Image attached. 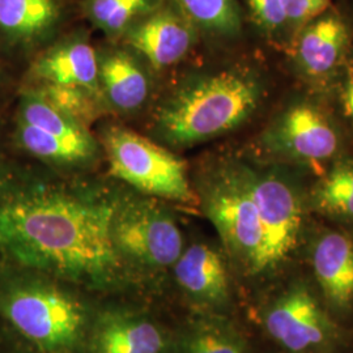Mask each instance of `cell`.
<instances>
[{
	"label": "cell",
	"instance_id": "7a4b0ae2",
	"mask_svg": "<svg viewBox=\"0 0 353 353\" xmlns=\"http://www.w3.org/2000/svg\"><path fill=\"white\" fill-rule=\"evenodd\" d=\"M263 99V87L246 70L195 76L172 92L154 114L156 134L173 147H189L245 123Z\"/></svg>",
	"mask_w": 353,
	"mask_h": 353
},
{
	"label": "cell",
	"instance_id": "30bf717a",
	"mask_svg": "<svg viewBox=\"0 0 353 353\" xmlns=\"http://www.w3.org/2000/svg\"><path fill=\"white\" fill-rule=\"evenodd\" d=\"M272 153L300 161H323L339 148V138L327 118L307 103L290 106L267 130L263 139Z\"/></svg>",
	"mask_w": 353,
	"mask_h": 353
},
{
	"label": "cell",
	"instance_id": "ac0fdd59",
	"mask_svg": "<svg viewBox=\"0 0 353 353\" xmlns=\"http://www.w3.org/2000/svg\"><path fill=\"white\" fill-rule=\"evenodd\" d=\"M59 17L58 0H0V34L16 45L48 36Z\"/></svg>",
	"mask_w": 353,
	"mask_h": 353
},
{
	"label": "cell",
	"instance_id": "6da1fadb",
	"mask_svg": "<svg viewBox=\"0 0 353 353\" xmlns=\"http://www.w3.org/2000/svg\"><path fill=\"white\" fill-rule=\"evenodd\" d=\"M118 196L0 169V256L4 265L109 290L126 276L110 224Z\"/></svg>",
	"mask_w": 353,
	"mask_h": 353
},
{
	"label": "cell",
	"instance_id": "5bb4252c",
	"mask_svg": "<svg viewBox=\"0 0 353 353\" xmlns=\"http://www.w3.org/2000/svg\"><path fill=\"white\" fill-rule=\"evenodd\" d=\"M37 84L71 85L90 90L100 96L99 58L92 45L72 38L43 52L30 68Z\"/></svg>",
	"mask_w": 353,
	"mask_h": 353
},
{
	"label": "cell",
	"instance_id": "ffe728a7",
	"mask_svg": "<svg viewBox=\"0 0 353 353\" xmlns=\"http://www.w3.org/2000/svg\"><path fill=\"white\" fill-rule=\"evenodd\" d=\"M310 207L330 219L353 223V161L335 165L316 183Z\"/></svg>",
	"mask_w": 353,
	"mask_h": 353
},
{
	"label": "cell",
	"instance_id": "4316f807",
	"mask_svg": "<svg viewBox=\"0 0 353 353\" xmlns=\"http://www.w3.org/2000/svg\"><path fill=\"white\" fill-rule=\"evenodd\" d=\"M343 102H344L345 113L348 114V117L353 121V77L352 80L348 83V85L345 87Z\"/></svg>",
	"mask_w": 353,
	"mask_h": 353
},
{
	"label": "cell",
	"instance_id": "5b68a950",
	"mask_svg": "<svg viewBox=\"0 0 353 353\" xmlns=\"http://www.w3.org/2000/svg\"><path fill=\"white\" fill-rule=\"evenodd\" d=\"M110 237L127 270L161 272L172 268L185 250L174 216L147 195L117 198Z\"/></svg>",
	"mask_w": 353,
	"mask_h": 353
},
{
	"label": "cell",
	"instance_id": "484cf974",
	"mask_svg": "<svg viewBox=\"0 0 353 353\" xmlns=\"http://www.w3.org/2000/svg\"><path fill=\"white\" fill-rule=\"evenodd\" d=\"M287 23L292 26H303L313 21L325 12L330 0H281Z\"/></svg>",
	"mask_w": 353,
	"mask_h": 353
},
{
	"label": "cell",
	"instance_id": "83f0119b",
	"mask_svg": "<svg viewBox=\"0 0 353 353\" xmlns=\"http://www.w3.org/2000/svg\"><path fill=\"white\" fill-rule=\"evenodd\" d=\"M0 259H1V256H0Z\"/></svg>",
	"mask_w": 353,
	"mask_h": 353
},
{
	"label": "cell",
	"instance_id": "3957f363",
	"mask_svg": "<svg viewBox=\"0 0 353 353\" xmlns=\"http://www.w3.org/2000/svg\"><path fill=\"white\" fill-rule=\"evenodd\" d=\"M0 274V318L41 353H75L87 343L88 312L49 276L7 265Z\"/></svg>",
	"mask_w": 353,
	"mask_h": 353
},
{
	"label": "cell",
	"instance_id": "7c38bea8",
	"mask_svg": "<svg viewBox=\"0 0 353 353\" xmlns=\"http://www.w3.org/2000/svg\"><path fill=\"white\" fill-rule=\"evenodd\" d=\"M316 290L332 316L353 313V237L339 230L319 234L310 249Z\"/></svg>",
	"mask_w": 353,
	"mask_h": 353
},
{
	"label": "cell",
	"instance_id": "603a6c76",
	"mask_svg": "<svg viewBox=\"0 0 353 353\" xmlns=\"http://www.w3.org/2000/svg\"><path fill=\"white\" fill-rule=\"evenodd\" d=\"M176 3L194 26L224 36L240 32V10L236 0H176Z\"/></svg>",
	"mask_w": 353,
	"mask_h": 353
},
{
	"label": "cell",
	"instance_id": "cb8c5ba5",
	"mask_svg": "<svg viewBox=\"0 0 353 353\" xmlns=\"http://www.w3.org/2000/svg\"><path fill=\"white\" fill-rule=\"evenodd\" d=\"M32 88L55 109L83 126L88 127L100 113V96L88 89L55 84H37Z\"/></svg>",
	"mask_w": 353,
	"mask_h": 353
},
{
	"label": "cell",
	"instance_id": "9c48e42d",
	"mask_svg": "<svg viewBox=\"0 0 353 353\" xmlns=\"http://www.w3.org/2000/svg\"><path fill=\"white\" fill-rule=\"evenodd\" d=\"M179 290L199 312L225 314L232 305V279L225 255L212 245L185 248L172 267Z\"/></svg>",
	"mask_w": 353,
	"mask_h": 353
},
{
	"label": "cell",
	"instance_id": "2e32d148",
	"mask_svg": "<svg viewBox=\"0 0 353 353\" xmlns=\"http://www.w3.org/2000/svg\"><path fill=\"white\" fill-rule=\"evenodd\" d=\"M99 83L103 99L123 113L139 109L150 92L144 71L126 51L108 52L99 61Z\"/></svg>",
	"mask_w": 353,
	"mask_h": 353
},
{
	"label": "cell",
	"instance_id": "8fae6325",
	"mask_svg": "<svg viewBox=\"0 0 353 353\" xmlns=\"http://www.w3.org/2000/svg\"><path fill=\"white\" fill-rule=\"evenodd\" d=\"M126 41L156 70H165L192 49L195 26L179 8H157L127 29Z\"/></svg>",
	"mask_w": 353,
	"mask_h": 353
},
{
	"label": "cell",
	"instance_id": "e0dca14e",
	"mask_svg": "<svg viewBox=\"0 0 353 353\" xmlns=\"http://www.w3.org/2000/svg\"><path fill=\"white\" fill-rule=\"evenodd\" d=\"M173 353H250V343L227 314L199 312L181 330Z\"/></svg>",
	"mask_w": 353,
	"mask_h": 353
},
{
	"label": "cell",
	"instance_id": "4fadbf2b",
	"mask_svg": "<svg viewBox=\"0 0 353 353\" xmlns=\"http://www.w3.org/2000/svg\"><path fill=\"white\" fill-rule=\"evenodd\" d=\"M89 353H164L168 336L151 318L131 310L110 309L89 327Z\"/></svg>",
	"mask_w": 353,
	"mask_h": 353
},
{
	"label": "cell",
	"instance_id": "277c9868",
	"mask_svg": "<svg viewBox=\"0 0 353 353\" xmlns=\"http://www.w3.org/2000/svg\"><path fill=\"white\" fill-rule=\"evenodd\" d=\"M196 195L216 228L229 265L242 278L262 281L263 232L252 192V169L221 163L203 173Z\"/></svg>",
	"mask_w": 353,
	"mask_h": 353
},
{
	"label": "cell",
	"instance_id": "d4e9b609",
	"mask_svg": "<svg viewBox=\"0 0 353 353\" xmlns=\"http://www.w3.org/2000/svg\"><path fill=\"white\" fill-rule=\"evenodd\" d=\"M254 21L268 33L278 32L287 26L281 0H246Z\"/></svg>",
	"mask_w": 353,
	"mask_h": 353
},
{
	"label": "cell",
	"instance_id": "d6986e66",
	"mask_svg": "<svg viewBox=\"0 0 353 353\" xmlns=\"http://www.w3.org/2000/svg\"><path fill=\"white\" fill-rule=\"evenodd\" d=\"M16 141L26 153L38 160L63 166L87 164L97 152L96 143L63 139L21 119H17L16 123Z\"/></svg>",
	"mask_w": 353,
	"mask_h": 353
},
{
	"label": "cell",
	"instance_id": "ba28073f",
	"mask_svg": "<svg viewBox=\"0 0 353 353\" xmlns=\"http://www.w3.org/2000/svg\"><path fill=\"white\" fill-rule=\"evenodd\" d=\"M252 192L263 232L262 281L272 280L290 265L305 227L301 192L285 176L252 170Z\"/></svg>",
	"mask_w": 353,
	"mask_h": 353
},
{
	"label": "cell",
	"instance_id": "52a82bcc",
	"mask_svg": "<svg viewBox=\"0 0 353 353\" xmlns=\"http://www.w3.org/2000/svg\"><path fill=\"white\" fill-rule=\"evenodd\" d=\"M261 322L284 353H335L341 347V328L305 279L274 294L262 309Z\"/></svg>",
	"mask_w": 353,
	"mask_h": 353
},
{
	"label": "cell",
	"instance_id": "44dd1931",
	"mask_svg": "<svg viewBox=\"0 0 353 353\" xmlns=\"http://www.w3.org/2000/svg\"><path fill=\"white\" fill-rule=\"evenodd\" d=\"M17 119L63 139L77 143H96L88 131V127L80 125L55 109L33 88H28L23 92L19 102Z\"/></svg>",
	"mask_w": 353,
	"mask_h": 353
},
{
	"label": "cell",
	"instance_id": "9a60e30c",
	"mask_svg": "<svg viewBox=\"0 0 353 353\" xmlns=\"http://www.w3.org/2000/svg\"><path fill=\"white\" fill-rule=\"evenodd\" d=\"M348 42V29L338 16L307 23L296 46V59L306 75H327L341 62Z\"/></svg>",
	"mask_w": 353,
	"mask_h": 353
},
{
	"label": "cell",
	"instance_id": "8992f818",
	"mask_svg": "<svg viewBox=\"0 0 353 353\" xmlns=\"http://www.w3.org/2000/svg\"><path fill=\"white\" fill-rule=\"evenodd\" d=\"M110 174L143 195L183 205H199L185 163L164 147L125 127H110L103 135Z\"/></svg>",
	"mask_w": 353,
	"mask_h": 353
},
{
	"label": "cell",
	"instance_id": "7402d4cb",
	"mask_svg": "<svg viewBox=\"0 0 353 353\" xmlns=\"http://www.w3.org/2000/svg\"><path fill=\"white\" fill-rule=\"evenodd\" d=\"M160 0H88L85 10L90 21L109 34L125 32L139 17L156 11Z\"/></svg>",
	"mask_w": 353,
	"mask_h": 353
}]
</instances>
